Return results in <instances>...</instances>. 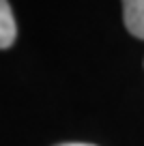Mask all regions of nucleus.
Returning <instances> with one entry per match:
<instances>
[{
    "label": "nucleus",
    "mask_w": 144,
    "mask_h": 146,
    "mask_svg": "<svg viewBox=\"0 0 144 146\" xmlns=\"http://www.w3.org/2000/svg\"><path fill=\"white\" fill-rule=\"evenodd\" d=\"M123 19L129 35L144 39V0H127L123 2Z\"/></svg>",
    "instance_id": "f257e3e1"
},
{
    "label": "nucleus",
    "mask_w": 144,
    "mask_h": 146,
    "mask_svg": "<svg viewBox=\"0 0 144 146\" xmlns=\"http://www.w3.org/2000/svg\"><path fill=\"white\" fill-rule=\"evenodd\" d=\"M17 36V26H15V17L11 5L0 0V50H7L15 43Z\"/></svg>",
    "instance_id": "f03ea898"
},
{
    "label": "nucleus",
    "mask_w": 144,
    "mask_h": 146,
    "mask_svg": "<svg viewBox=\"0 0 144 146\" xmlns=\"http://www.w3.org/2000/svg\"><path fill=\"white\" fill-rule=\"evenodd\" d=\"M60 146H95V144H80V142H71V144H60Z\"/></svg>",
    "instance_id": "7ed1b4c3"
}]
</instances>
